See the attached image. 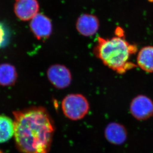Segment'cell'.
<instances>
[{
    "instance_id": "1",
    "label": "cell",
    "mask_w": 153,
    "mask_h": 153,
    "mask_svg": "<svg viewBox=\"0 0 153 153\" xmlns=\"http://www.w3.org/2000/svg\"><path fill=\"white\" fill-rule=\"evenodd\" d=\"M14 138L22 153H48L55 126L53 120L43 107H31L13 111Z\"/></svg>"
},
{
    "instance_id": "2",
    "label": "cell",
    "mask_w": 153,
    "mask_h": 153,
    "mask_svg": "<svg viewBox=\"0 0 153 153\" xmlns=\"http://www.w3.org/2000/svg\"><path fill=\"white\" fill-rule=\"evenodd\" d=\"M136 51L135 45L119 36L111 38L98 37L94 49L95 55L105 66L120 74L136 67L129 61Z\"/></svg>"
},
{
    "instance_id": "3",
    "label": "cell",
    "mask_w": 153,
    "mask_h": 153,
    "mask_svg": "<svg viewBox=\"0 0 153 153\" xmlns=\"http://www.w3.org/2000/svg\"><path fill=\"white\" fill-rule=\"evenodd\" d=\"M89 108L88 100L81 94H69L64 98L62 102L64 115L72 120L84 118L88 114Z\"/></svg>"
},
{
    "instance_id": "4",
    "label": "cell",
    "mask_w": 153,
    "mask_h": 153,
    "mask_svg": "<svg viewBox=\"0 0 153 153\" xmlns=\"http://www.w3.org/2000/svg\"><path fill=\"white\" fill-rule=\"evenodd\" d=\"M130 111L137 120H147L153 116V102L144 95L137 96L130 103Z\"/></svg>"
},
{
    "instance_id": "5",
    "label": "cell",
    "mask_w": 153,
    "mask_h": 153,
    "mask_svg": "<svg viewBox=\"0 0 153 153\" xmlns=\"http://www.w3.org/2000/svg\"><path fill=\"white\" fill-rule=\"evenodd\" d=\"M47 77L52 85L60 89L69 86L72 80L69 69L65 65L59 64L51 65L48 68Z\"/></svg>"
},
{
    "instance_id": "6",
    "label": "cell",
    "mask_w": 153,
    "mask_h": 153,
    "mask_svg": "<svg viewBox=\"0 0 153 153\" xmlns=\"http://www.w3.org/2000/svg\"><path fill=\"white\" fill-rule=\"evenodd\" d=\"M31 30L38 40L47 39L52 32L50 19L42 13H38L30 23Z\"/></svg>"
},
{
    "instance_id": "7",
    "label": "cell",
    "mask_w": 153,
    "mask_h": 153,
    "mask_svg": "<svg viewBox=\"0 0 153 153\" xmlns=\"http://www.w3.org/2000/svg\"><path fill=\"white\" fill-rule=\"evenodd\" d=\"M39 4L37 0H15L14 12L20 20L32 19L38 13Z\"/></svg>"
},
{
    "instance_id": "8",
    "label": "cell",
    "mask_w": 153,
    "mask_h": 153,
    "mask_svg": "<svg viewBox=\"0 0 153 153\" xmlns=\"http://www.w3.org/2000/svg\"><path fill=\"white\" fill-rule=\"evenodd\" d=\"M100 27V22L94 15L84 13L78 17L76 27L78 32L83 36L90 37L95 34Z\"/></svg>"
},
{
    "instance_id": "9",
    "label": "cell",
    "mask_w": 153,
    "mask_h": 153,
    "mask_svg": "<svg viewBox=\"0 0 153 153\" xmlns=\"http://www.w3.org/2000/svg\"><path fill=\"white\" fill-rule=\"evenodd\" d=\"M105 135L110 143L120 145L127 139V131L122 124L114 122L107 125L105 130Z\"/></svg>"
},
{
    "instance_id": "10",
    "label": "cell",
    "mask_w": 153,
    "mask_h": 153,
    "mask_svg": "<svg viewBox=\"0 0 153 153\" xmlns=\"http://www.w3.org/2000/svg\"><path fill=\"white\" fill-rule=\"evenodd\" d=\"M138 66L147 72H153V46L144 47L139 51L136 59Z\"/></svg>"
},
{
    "instance_id": "11",
    "label": "cell",
    "mask_w": 153,
    "mask_h": 153,
    "mask_svg": "<svg viewBox=\"0 0 153 153\" xmlns=\"http://www.w3.org/2000/svg\"><path fill=\"white\" fill-rule=\"evenodd\" d=\"M17 78V71L15 66L7 63L0 65V85L12 86L16 82Z\"/></svg>"
},
{
    "instance_id": "12",
    "label": "cell",
    "mask_w": 153,
    "mask_h": 153,
    "mask_svg": "<svg viewBox=\"0 0 153 153\" xmlns=\"http://www.w3.org/2000/svg\"><path fill=\"white\" fill-rule=\"evenodd\" d=\"M13 120L4 115H0V143H4L14 136Z\"/></svg>"
},
{
    "instance_id": "13",
    "label": "cell",
    "mask_w": 153,
    "mask_h": 153,
    "mask_svg": "<svg viewBox=\"0 0 153 153\" xmlns=\"http://www.w3.org/2000/svg\"><path fill=\"white\" fill-rule=\"evenodd\" d=\"M7 41V31L2 23H0V47L4 46Z\"/></svg>"
}]
</instances>
